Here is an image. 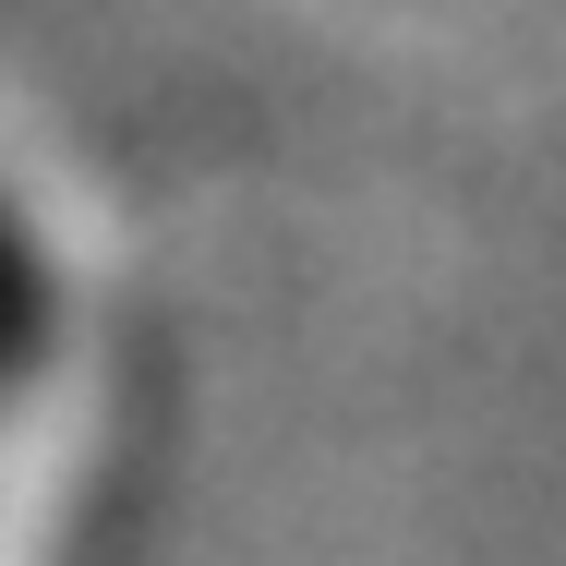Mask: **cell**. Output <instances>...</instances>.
<instances>
[{"label": "cell", "instance_id": "1", "mask_svg": "<svg viewBox=\"0 0 566 566\" xmlns=\"http://www.w3.org/2000/svg\"><path fill=\"white\" fill-rule=\"evenodd\" d=\"M36 338H49V265H36V229L0 193V386L36 361Z\"/></svg>", "mask_w": 566, "mask_h": 566}]
</instances>
